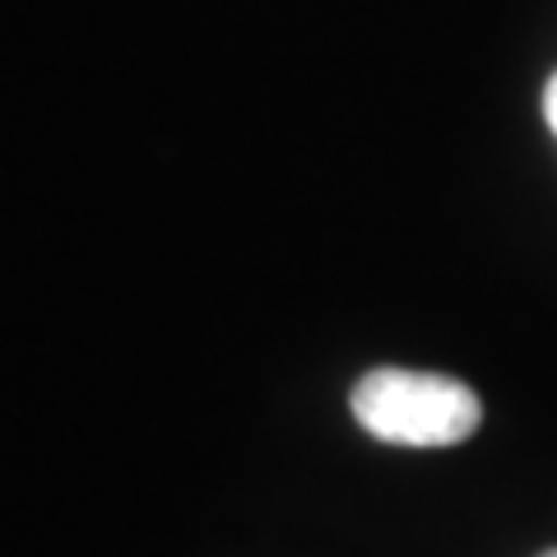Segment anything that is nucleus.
<instances>
[{"instance_id":"obj_1","label":"nucleus","mask_w":557,"mask_h":557,"mask_svg":"<svg viewBox=\"0 0 557 557\" xmlns=\"http://www.w3.org/2000/svg\"><path fill=\"white\" fill-rule=\"evenodd\" d=\"M362 432L391 446H456L474 437L483 423L479 395L456 376L442 372H409V368H376L348 395Z\"/></svg>"},{"instance_id":"obj_2","label":"nucleus","mask_w":557,"mask_h":557,"mask_svg":"<svg viewBox=\"0 0 557 557\" xmlns=\"http://www.w3.org/2000/svg\"><path fill=\"white\" fill-rule=\"evenodd\" d=\"M544 116H548V126L557 135V75L548 79V89H544Z\"/></svg>"},{"instance_id":"obj_3","label":"nucleus","mask_w":557,"mask_h":557,"mask_svg":"<svg viewBox=\"0 0 557 557\" xmlns=\"http://www.w3.org/2000/svg\"><path fill=\"white\" fill-rule=\"evenodd\" d=\"M539 557H557V548H548V553H539Z\"/></svg>"}]
</instances>
